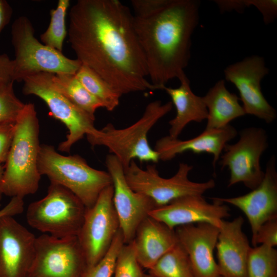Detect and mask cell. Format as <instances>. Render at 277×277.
I'll use <instances>...</instances> for the list:
<instances>
[{"label": "cell", "mask_w": 277, "mask_h": 277, "mask_svg": "<svg viewBox=\"0 0 277 277\" xmlns=\"http://www.w3.org/2000/svg\"><path fill=\"white\" fill-rule=\"evenodd\" d=\"M134 16L118 0H78L69 12L68 42L82 64L122 95L158 89L148 81Z\"/></svg>", "instance_id": "cell-1"}, {"label": "cell", "mask_w": 277, "mask_h": 277, "mask_svg": "<svg viewBox=\"0 0 277 277\" xmlns=\"http://www.w3.org/2000/svg\"><path fill=\"white\" fill-rule=\"evenodd\" d=\"M200 2L170 0L146 17L134 16L151 83L158 89L185 74L190 58L191 36L199 20Z\"/></svg>", "instance_id": "cell-2"}, {"label": "cell", "mask_w": 277, "mask_h": 277, "mask_svg": "<svg viewBox=\"0 0 277 277\" xmlns=\"http://www.w3.org/2000/svg\"><path fill=\"white\" fill-rule=\"evenodd\" d=\"M39 135L35 106L25 104L15 123L13 140L5 162L4 195L24 199L37 191L41 178L38 169Z\"/></svg>", "instance_id": "cell-3"}, {"label": "cell", "mask_w": 277, "mask_h": 277, "mask_svg": "<svg viewBox=\"0 0 277 277\" xmlns=\"http://www.w3.org/2000/svg\"><path fill=\"white\" fill-rule=\"evenodd\" d=\"M171 102L162 104L159 100L149 103L141 117L132 125L122 129L116 128L109 123L102 129H97L87 136L92 146L106 147L126 169L132 160L156 163L160 160L157 152L149 145L147 135L154 125L171 111Z\"/></svg>", "instance_id": "cell-4"}, {"label": "cell", "mask_w": 277, "mask_h": 277, "mask_svg": "<svg viewBox=\"0 0 277 277\" xmlns=\"http://www.w3.org/2000/svg\"><path fill=\"white\" fill-rule=\"evenodd\" d=\"M38 169L41 176L70 190L86 208L92 207L102 191L112 184L108 171L91 167L78 154L62 155L49 145L40 146Z\"/></svg>", "instance_id": "cell-5"}, {"label": "cell", "mask_w": 277, "mask_h": 277, "mask_svg": "<svg viewBox=\"0 0 277 277\" xmlns=\"http://www.w3.org/2000/svg\"><path fill=\"white\" fill-rule=\"evenodd\" d=\"M34 33L33 26L26 16L17 17L12 25L14 81L21 82L25 77L39 72L75 74L81 62L41 43Z\"/></svg>", "instance_id": "cell-6"}, {"label": "cell", "mask_w": 277, "mask_h": 277, "mask_svg": "<svg viewBox=\"0 0 277 277\" xmlns=\"http://www.w3.org/2000/svg\"><path fill=\"white\" fill-rule=\"evenodd\" d=\"M86 210L72 192L50 182L46 195L29 205L26 218L30 227L42 234L63 238L77 235Z\"/></svg>", "instance_id": "cell-7"}, {"label": "cell", "mask_w": 277, "mask_h": 277, "mask_svg": "<svg viewBox=\"0 0 277 277\" xmlns=\"http://www.w3.org/2000/svg\"><path fill=\"white\" fill-rule=\"evenodd\" d=\"M193 166L180 163L176 173L170 178L162 177L155 164L142 169L132 160L124 170L126 181L135 191L150 198L156 207L166 205L179 198L190 195H202L215 187L214 180L199 183L188 177Z\"/></svg>", "instance_id": "cell-8"}, {"label": "cell", "mask_w": 277, "mask_h": 277, "mask_svg": "<svg viewBox=\"0 0 277 277\" xmlns=\"http://www.w3.org/2000/svg\"><path fill=\"white\" fill-rule=\"evenodd\" d=\"M50 74L39 72L25 77L22 81V91L25 95H34L41 98L48 106L50 114L66 127L68 134L65 140L59 144L58 150L69 152L72 146L84 135H91L96 131L95 116L54 89L50 83Z\"/></svg>", "instance_id": "cell-9"}, {"label": "cell", "mask_w": 277, "mask_h": 277, "mask_svg": "<svg viewBox=\"0 0 277 277\" xmlns=\"http://www.w3.org/2000/svg\"><path fill=\"white\" fill-rule=\"evenodd\" d=\"M87 268L77 236H36L34 258L27 277H82Z\"/></svg>", "instance_id": "cell-10"}, {"label": "cell", "mask_w": 277, "mask_h": 277, "mask_svg": "<svg viewBox=\"0 0 277 277\" xmlns=\"http://www.w3.org/2000/svg\"><path fill=\"white\" fill-rule=\"evenodd\" d=\"M120 229L113 203L112 184L102 191L92 207L86 208L77 235L87 268L96 264L105 255Z\"/></svg>", "instance_id": "cell-11"}, {"label": "cell", "mask_w": 277, "mask_h": 277, "mask_svg": "<svg viewBox=\"0 0 277 277\" xmlns=\"http://www.w3.org/2000/svg\"><path fill=\"white\" fill-rule=\"evenodd\" d=\"M268 147L265 130L254 127L241 130L236 143L227 144L220 156V165L222 168L227 167L230 171L228 187L242 183L251 190L257 187L264 175L261 157Z\"/></svg>", "instance_id": "cell-12"}, {"label": "cell", "mask_w": 277, "mask_h": 277, "mask_svg": "<svg viewBox=\"0 0 277 277\" xmlns=\"http://www.w3.org/2000/svg\"><path fill=\"white\" fill-rule=\"evenodd\" d=\"M225 80L239 91L245 114L252 115L266 123L276 118L275 109L267 102L261 90L262 80L269 72L264 59L258 55L246 57L224 70Z\"/></svg>", "instance_id": "cell-13"}, {"label": "cell", "mask_w": 277, "mask_h": 277, "mask_svg": "<svg viewBox=\"0 0 277 277\" xmlns=\"http://www.w3.org/2000/svg\"><path fill=\"white\" fill-rule=\"evenodd\" d=\"M105 164L113 186V203L125 244L132 241L141 223L156 207L149 197L134 191L126 180L122 164L113 155L106 156Z\"/></svg>", "instance_id": "cell-14"}, {"label": "cell", "mask_w": 277, "mask_h": 277, "mask_svg": "<svg viewBox=\"0 0 277 277\" xmlns=\"http://www.w3.org/2000/svg\"><path fill=\"white\" fill-rule=\"evenodd\" d=\"M36 236L14 216L0 219V277H27Z\"/></svg>", "instance_id": "cell-15"}, {"label": "cell", "mask_w": 277, "mask_h": 277, "mask_svg": "<svg viewBox=\"0 0 277 277\" xmlns=\"http://www.w3.org/2000/svg\"><path fill=\"white\" fill-rule=\"evenodd\" d=\"M212 199L213 202L210 203L201 195L185 196L155 207L149 215L172 230L180 226L196 223H208L219 228L221 222L230 215V209L215 197Z\"/></svg>", "instance_id": "cell-16"}, {"label": "cell", "mask_w": 277, "mask_h": 277, "mask_svg": "<svg viewBox=\"0 0 277 277\" xmlns=\"http://www.w3.org/2000/svg\"><path fill=\"white\" fill-rule=\"evenodd\" d=\"M215 198L244 212L250 224L252 241L262 224L277 217V171L274 156L267 162L263 179L257 187L243 195Z\"/></svg>", "instance_id": "cell-17"}, {"label": "cell", "mask_w": 277, "mask_h": 277, "mask_svg": "<svg viewBox=\"0 0 277 277\" xmlns=\"http://www.w3.org/2000/svg\"><path fill=\"white\" fill-rule=\"evenodd\" d=\"M174 231L177 242L188 255L194 277H221L214 257L217 227L196 223L178 226Z\"/></svg>", "instance_id": "cell-18"}, {"label": "cell", "mask_w": 277, "mask_h": 277, "mask_svg": "<svg viewBox=\"0 0 277 277\" xmlns=\"http://www.w3.org/2000/svg\"><path fill=\"white\" fill-rule=\"evenodd\" d=\"M244 221L241 216L230 222L223 220L219 227L215 248L221 277H247V261L251 247L242 230Z\"/></svg>", "instance_id": "cell-19"}, {"label": "cell", "mask_w": 277, "mask_h": 277, "mask_svg": "<svg viewBox=\"0 0 277 277\" xmlns=\"http://www.w3.org/2000/svg\"><path fill=\"white\" fill-rule=\"evenodd\" d=\"M237 134L236 129L229 124L220 129H205L197 136L186 140L167 135L156 141L154 149L160 160L163 161L171 160L187 151L197 154L207 152L212 155V164L215 168L225 146Z\"/></svg>", "instance_id": "cell-20"}, {"label": "cell", "mask_w": 277, "mask_h": 277, "mask_svg": "<svg viewBox=\"0 0 277 277\" xmlns=\"http://www.w3.org/2000/svg\"><path fill=\"white\" fill-rule=\"evenodd\" d=\"M132 242L141 266L149 269L177 240L174 230L149 215L138 226Z\"/></svg>", "instance_id": "cell-21"}, {"label": "cell", "mask_w": 277, "mask_h": 277, "mask_svg": "<svg viewBox=\"0 0 277 277\" xmlns=\"http://www.w3.org/2000/svg\"><path fill=\"white\" fill-rule=\"evenodd\" d=\"M180 86L177 88L165 86L163 90L170 96L175 107L176 115L169 122V136L178 138L189 123L202 122L207 120L208 111L203 97L195 94L191 89L190 81L184 74L178 78Z\"/></svg>", "instance_id": "cell-22"}, {"label": "cell", "mask_w": 277, "mask_h": 277, "mask_svg": "<svg viewBox=\"0 0 277 277\" xmlns=\"http://www.w3.org/2000/svg\"><path fill=\"white\" fill-rule=\"evenodd\" d=\"M203 99L208 111L205 129L225 127L233 120L246 114L239 103L240 98L228 91L224 80L218 81Z\"/></svg>", "instance_id": "cell-23"}, {"label": "cell", "mask_w": 277, "mask_h": 277, "mask_svg": "<svg viewBox=\"0 0 277 277\" xmlns=\"http://www.w3.org/2000/svg\"><path fill=\"white\" fill-rule=\"evenodd\" d=\"M50 83L54 89L90 115L103 108L102 103L92 95L77 79L75 74H50Z\"/></svg>", "instance_id": "cell-24"}, {"label": "cell", "mask_w": 277, "mask_h": 277, "mask_svg": "<svg viewBox=\"0 0 277 277\" xmlns=\"http://www.w3.org/2000/svg\"><path fill=\"white\" fill-rule=\"evenodd\" d=\"M75 76L107 110L112 111L118 106L122 95L91 68L82 64Z\"/></svg>", "instance_id": "cell-25"}, {"label": "cell", "mask_w": 277, "mask_h": 277, "mask_svg": "<svg viewBox=\"0 0 277 277\" xmlns=\"http://www.w3.org/2000/svg\"><path fill=\"white\" fill-rule=\"evenodd\" d=\"M148 270L153 277H194L188 255L178 242Z\"/></svg>", "instance_id": "cell-26"}, {"label": "cell", "mask_w": 277, "mask_h": 277, "mask_svg": "<svg viewBox=\"0 0 277 277\" xmlns=\"http://www.w3.org/2000/svg\"><path fill=\"white\" fill-rule=\"evenodd\" d=\"M247 277H277V251L261 244L251 247L247 265Z\"/></svg>", "instance_id": "cell-27"}, {"label": "cell", "mask_w": 277, "mask_h": 277, "mask_svg": "<svg viewBox=\"0 0 277 277\" xmlns=\"http://www.w3.org/2000/svg\"><path fill=\"white\" fill-rule=\"evenodd\" d=\"M70 4L69 0H58L56 8L50 11V20L48 28L40 36L44 44L61 52L67 34L66 16Z\"/></svg>", "instance_id": "cell-28"}, {"label": "cell", "mask_w": 277, "mask_h": 277, "mask_svg": "<svg viewBox=\"0 0 277 277\" xmlns=\"http://www.w3.org/2000/svg\"><path fill=\"white\" fill-rule=\"evenodd\" d=\"M124 244L120 229L107 253L96 264L87 268L82 277H112L117 256Z\"/></svg>", "instance_id": "cell-29"}, {"label": "cell", "mask_w": 277, "mask_h": 277, "mask_svg": "<svg viewBox=\"0 0 277 277\" xmlns=\"http://www.w3.org/2000/svg\"><path fill=\"white\" fill-rule=\"evenodd\" d=\"M13 83L0 85V124L15 123L25 106L15 95Z\"/></svg>", "instance_id": "cell-30"}, {"label": "cell", "mask_w": 277, "mask_h": 277, "mask_svg": "<svg viewBox=\"0 0 277 277\" xmlns=\"http://www.w3.org/2000/svg\"><path fill=\"white\" fill-rule=\"evenodd\" d=\"M141 268L133 242L124 244L117 256L114 277H144Z\"/></svg>", "instance_id": "cell-31"}, {"label": "cell", "mask_w": 277, "mask_h": 277, "mask_svg": "<svg viewBox=\"0 0 277 277\" xmlns=\"http://www.w3.org/2000/svg\"><path fill=\"white\" fill-rule=\"evenodd\" d=\"M255 247L263 244L271 247L277 245V217L270 219L259 228L254 239L251 241Z\"/></svg>", "instance_id": "cell-32"}, {"label": "cell", "mask_w": 277, "mask_h": 277, "mask_svg": "<svg viewBox=\"0 0 277 277\" xmlns=\"http://www.w3.org/2000/svg\"><path fill=\"white\" fill-rule=\"evenodd\" d=\"M170 0H132L135 16L146 17L150 15L167 5Z\"/></svg>", "instance_id": "cell-33"}, {"label": "cell", "mask_w": 277, "mask_h": 277, "mask_svg": "<svg viewBox=\"0 0 277 277\" xmlns=\"http://www.w3.org/2000/svg\"><path fill=\"white\" fill-rule=\"evenodd\" d=\"M247 3L248 7L253 6L260 12L266 25L273 23L276 18V0H247Z\"/></svg>", "instance_id": "cell-34"}, {"label": "cell", "mask_w": 277, "mask_h": 277, "mask_svg": "<svg viewBox=\"0 0 277 277\" xmlns=\"http://www.w3.org/2000/svg\"><path fill=\"white\" fill-rule=\"evenodd\" d=\"M15 123L0 124V162L5 163L13 140Z\"/></svg>", "instance_id": "cell-35"}, {"label": "cell", "mask_w": 277, "mask_h": 277, "mask_svg": "<svg viewBox=\"0 0 277 277\" xmlns=\"http://www.w3.org/2000/svg\"><path fill=\"white\" fill-rule=\"evenodd\" d=\"M13 80V63L7 54H0V85Z\"/></svg>", "instance_id": "cell-36"}, {"label": "cell", "mask_w": 277, "mask_h": 277, "mask_svg": "<svg viewBox=\"0 0 277 277\" xmlns=\"http://www.w3.org/2000/svg\"><path fill=\"white\" fill-rule=\"evenodd\" d=\"M24 209L23 198L11 197L10 201L2 209H0V219L5 216H14L21 214Z\"/></svg>", "instance_id": "cell-37"}, {"label": "cell", "mask_w": 277, "mask_h": 277, "mask_svg": "<svg viewBox=\"0 0 277 277\" xmlns=\"http://www.w3.org/2000/svg\"><path fill=\"white\" fill-rule=\"evenodd\" d=\"M222 12L235 10L242 13L248 7L247 0L214 1Z\"/></svg>", "instance_id": "cell-38"}, {"label": "cell", "mask_w": 277, "mask_h": 277, "mask_svg": "<svg viewBox=\"0 0 277 277\" xmlns=\"http://www.w3.org/2000/svg\"><path fill=\"white\" fill-rule=\"evenodd\" d=\"M13 13L11 6L6 0H0V34L9 23Z\"/></svg>", "instance_id": "cell-39"}, {"label": "cell", "mask_w": 277, "mask_h": 277, "mask_svg": "<svg viewBox=\"0 0 277 277\" xmlns=\"http://www.w3.org/2000/svg\"><path fill=\"white\" fill-rule=\"evenodd\" d=\"M0 162V200L2 199L3 193L2 190V185L4 174V165Z\"/></svg>", "instance_id": "cell-40"}, {"label": "cell", "mask_w": 277, "mask_h": 277, "mask_svg": "<svg viewBox=\"0 0 277 277\" xmlns=\"http://www.w3.org/2000/svg\"><path fill=\"white\" fill-rule=\"evenodd\" d=\"M144 277H153L149 274H144Z\"/></svg>", "instance_id": "cell-41"}]
</instances>
